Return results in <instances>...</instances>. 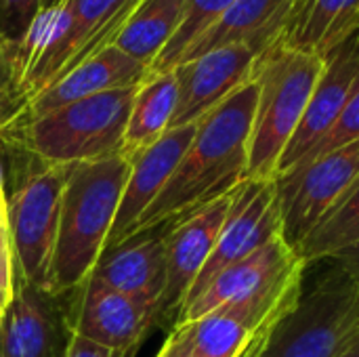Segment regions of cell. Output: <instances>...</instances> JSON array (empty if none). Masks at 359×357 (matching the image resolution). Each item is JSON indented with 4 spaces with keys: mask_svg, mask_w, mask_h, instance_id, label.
<instances>
[{
    "mask_svg": "<svg viewBox=\"0 0 359 357\" xmlns=\"http://www.w3.org/2000/svg\"><path fill=\"white\" fill-rule=\"evenodd\" d=\"M358 177L359 139L280 175L276 187L282 206V238L297 250Z\"/></svg>",
    "mask_w": 359,
    "mask_h": 357,
    "instance_id": "obj_8",
    "label": "cell"
},
{
    "mask_svg": "<svg viewBox=\"0 0 359 357\" xmlns=\"http://www.w3.org/2000/svg\"><path fill=\"white\" fill-rule=\"evenodd\" d=\"M147 76H149L147 65L133 59L118 46L109 44L101 48L99 53H95L93 57H88L86 61L72 67L67 74L55 80L48 88L38 93L32 101L23 105V109L8 124L34 120L53 109H59L63 105H69L74 101L88 99L101 93L139 86Z\"/></svg>",
    "mask_w": 359,
    "mask_h": 357,
    "instance_id": "obj_15",
    "label": "cell"
},
{
    "mask_svg": "<svg viewBox=\"0 0 359 357\" xmlns=\"http://www.w3.org/2000/svg\"><path fill=\"white\" fill-rule=\"evenodd\" d=\"M324 59L276 40L255 59L259 97L248 145V179H278L280 160L297 133Z\"/></svg>",
    "mask_w": 359,
    "mask_h": 357,
    "instance_id": "obj_3",
    "label": "cell"
},
{
    "mask_svg": "<svg viewBox=\"0 0 359 357\" xmlns=\"http://www.w3.org/2000/svg\"><path fill=\"white\" fill-rule=\"evenodd\" d=\"M2 213H6V206H0V215H2Z\"/></svg>",
    "mask_w": 359,
    "mask_h": 357,
    "instance_id": "obj_37",
    "label": "cell"
},
{
    "mask_svg": "<svg viewBox=\"0 0 359 357\" xmlns=\"http://www.w3.org/2000/svg\"><path fill=\"white\" fill-rule=\"evenodd\" d=\"M69 166L40 162L6 200V221L15 255L17 282L48 292L57 246L61 200Z\"/></svg>",
    "mask_w": 359,
    "mask_h": 357,
    "instance_id": "obj_6",
    "label": "cell"
},
{
    "mask_svg": "<svg viewBox=\"0 0 359 357\" xmlns=\"http://www.w3.org/2000/svg\"><path fill=\"white\" fill-rule=\"evenodd\" d=\"M0 309H2V307H0Z\"/></svg>",
    "mask_w": 359,
    "mask_h": 357,
    "instance_id": "obj_38",
    "label": "cell"
},
{
    "mask_svg": "<svg viewBox=\"0 0 359 357\" xmlns=\"http://www.w3.org/2000/svg\"><path fill=\"white\" fill-rule=\"evenodd\" d=\"M238 189L202 206L200 210L175 221L166 227V282L160 299V322L177 324L181 309L202 274L219 229L227 217Z\"/></svg>",
    "mask_w": 359,
    "mask_h": 357,
    "instance_id": "obj_10",
    "label": "cell"
},
{
    "mask_svg": "<svg viewBox=\"0 0 359 357\" xmlns=\"http://www.w3.org/2000/svg\"><path fill=\"white\" fill-rule=\"evenodd\" d=\"M255 59L257 55L244 44H229L179 63L172 69L179 97L170 128L200 122L231 93L252 80Z\"/></svg>",
    "mask_w": 359,
    "mask_h": 357,
    "instance_id": "obj_13",
    "label": "cell"
},
{
    "mask_svg": "<svg viewBox=\"0 0 359 357\" xmlns=\"http://www.w3.org/2000/svg\"><path fill=\"white\" fill-rule=\"evenodd\" d=\"M359 29V0H301L282 42L324 59Z\"/></svg>",
    "mask_w": 359,
    "mask_h": 357,
    "instance_id": "obj_20",
    "label": "cell"
},
{
    "mask_svg": "<svg viewBox=\"0 0 359 357\" xmlns=\"http://www.w3.org/2000/svg\"><path fill=\"white\" fill-rule=\"evenodd\" d=\"M135 93L137 86L101 93L2 130L44 164L72 166L109 158L122 154Z\"/></svg>",
    "mask_w": 359,
    "mask_h": 357,
    "instance_id": "obj_4",
    "label": "cell"
},
{
    "mask_svg": "<svg viewBox=\"0 0 359 357\" xmlns=\"http://www.w3.org/2000/svg\"><path fill=\"white\" fill-rule=\"evenodd\" d=\"M76 295L78 307L67 318L69 330L111 351H137L149 328L160 324L156 303L139 301L93 282H84Z\"/></svg>",
    "mask_w": 359,
    "mask_h": 357,
    "instance_id": "obj_12",
    "label": "cell"
},
{
    "mask_svg": "<svg viewBox=\"0 0 359 357\" xmlns=\"http://www.w3.org/2000/svg\"><path fill=\"white\" fill-rule=\"evenodd\" d=\"M0 206H6V198H4V183H2V168H0Z\"/></svg>",
    "mask_w": 359,
    "mask_h": 357,
    "instance_id": "obj_35",
    "label": "cell"
},
{
    "mask_svg": "<svg viewBox=\"0 0 359 357\" xmlns=\"http://www.w3.org/2000/svg\"><path fill=\"white\" fill-rule=\"evenodd\" d=\"M358 86L359 29L324 57V69L311 93L303 120L280 160L278 177L299 166L303 158L328 135Z\"/></svg>",
    "mask_w": 359,
    "mask_h": 357,
    "instance_id": "obj_11",
    "label": "cell"
},
{
    "mask_svg": "<svg viewBox=\"0 0 359 357\" xmlns=\"http://www.w3.org/2000/svg\"><path fill=\"white\" fill-rule=\"evenodd\" d=\"M282 236V206L276 179H246L227 210L219 229L215 248L198 276L185 305L194 301L223 269L257 252L271 240ZM183 305V307H185ZM183 311V309H181Z\"/></svg>",
    "mask_w": 359,
    "mask_h": 357,
    "instance_id": "obj_9",
    "label": "cell"
},
{
    "mask_svg": "<svg viewBox=\"0 0 359 357\" xmlns=\"http://www.w3.org/2000/svg\"><path fill=\"white\" fill-rule=\"evenodd\" d=\"M355 242H359V177L345 198L301 242L297 255L311 265L334 259Z\"/></svg>",
    "mask_w": 359,
    "mask_h": 357,
    "instance_id": "obj_24",
    "label": "cell"
},
{
    "mask_svg": "<svg viewBox=\"0 0 359 357\" xmlns=\"http://www.w3.org/2000/svg\"><path fill=\"white\" fill-rule=\"evenodd\" d=\"M301 0H236L181 57L189 61L208 50L244 44L255 55L282 38Z\"/></svg>",
    "mask_w": 359,
    "mask_h": 357,
    "instance_id": "obj_18",
    "label": "cell"
},
{
    "mask_svg": "<svg viewBox=\"0 0 359 357\" xmlns=\"http://www.w3.org/2000/svg\"><path fill=\"white\" fill-rule=\"evenodd\" d=\"M156 357H194L185 326L179 324L168 330V337H166L164 345L160 347V351L156 353Z\"/></svg>",
    "mask_w": 359,
    "mask_h": 357,
    "instance_id": "obj_30",
    "label": "cell"
},
{
    "mask_svg": "<svg viewBox=\"0 0 359 357\" xmlns=\"http://www.w3.org/2000/svg\"><path fill=\"white\" fill-rule=\"evenodd\" d=\"M290 307L229 303L181 326L187 330L194 357H240L261 330L271 328Z\"/></svg>",
    "mask_w": 359,
    "mask_h": 357,
    "instance_id": "obj_19",
    "label": "cell"
},
{
    "mask_svg": "<svg viewBox=\"0 0 359 357\" xmlns=\"http://www.w3.org/2000/svg\"><path fill=\"white\" fill-rule=\"evenodd\" d=\"M55 0H0V34L15 40Z\"/></svg>",
    "mask_w": 359,
    "mask_h": 357,
    "instance_id": "obj_27",
    "label": "cell"
},
{
    "mask_svg": "<svg viewBox=\"0 0 359 357\" xmlns=\"http://www.w3.org/2000/svg\"><path fill=\"white\" fill-rule=\"evenodd\" d=\"M61 357H135V351H128V353L111 351L107 347H101L97 343L86 341V339H82L69 330V339H67L65 351Z\"/></svg>",
    "mask_w": 359,
    "mask_h": 357,
    "instance_id": "obj_29",
    "label": "cell"
},
{
    "mask_svg": "<svg viewBox=\"0 0 359 357\" xmlns=\"http://www.w3.org/2000/svg\"><path fill=\"white\" fill-rule=\"evenodd\" d=\"M185 6L187 0H139L114 38V46L151 69L181 27Z\"/></svg>",
    "mask_w": 359,
    "mask_h": 357,
    "instance_id": "obj_22",
    "label": "cell"
},
{
    "mask_svg": "<svg viewBox=\"0 0 359 357\" xmlns=\"http://www.w3.org/2000/svg\"><path fill=\"white\" fill-rule=\"evenodd\" d=\"M17 284L15 274V255H13V242L8 234V221L6 213L0 215V307L6 309L13 301Z\"/></svg>",
    "mask_w": 359,
    "mask_h": 357,
    "instance_id": "obj_28",
    "label": "cell"
},
{
    "mask_svg": "<svg viewBox=\"0 0 359 357\" xmlns=\"http://www.w3.org/2000/svg\"><path fill=\"white\" fill-rule=\"evenodd\" d=\"M339 357H359V330L353 335V339L347 343V347Z\"/></svg>",
    "mask_w": 359,
    "mask_h": 357,
    "instance_id": "obj_34",
    "label": "cell"
},
{
    "mask_svg": "<svg viewBox=\"0 0 359 357\" xmlns=\"http://www.w3.org/2000/svg\"><path fill=\"white\" fill-rule=\"evenodd\" d=\"M4 311H6V309H0V328H2V320H4Z\"/></svg>",
    "mask_w": 359,
    "mask_h": 357,
    "instance_id": "obj_36",
    "label": "cell"
},
{
    "mask_svg": "<svg viewBox=\"0 0 359 357\" xmlns=\"http://www.w3.org/2000/svg\"><path fill=\"white\" fill-rule=\"evenodd\" d=\"M177 97L179 88L172 69L149 74L137 86L122 143V154L128 160L139 156L170 128L177 109Z\"/></svg>",
    "mask_w": 359,
    "mask_h": 357,
    "instance_id": "obj_21",
    "label": "cell"
},
{
    "mask_svg": "<svg viewBox=\"0 0 359 357\" xmlns=\"http://www.w3.org/2000/svg\"><path fill=\"white\" fill-rule=\"evenodd\" d=\"M86 282L158 305L166 282V227L141 231L105 250Z\"/></svg>",
    "mask_w": 359,
    "mask_h": 357,
    "instance_id": "obj_17",
    "label": "cell"
},
{
    "mask_svg": "<svg viewBox=\"0 0 359 357\" xmlns=\"http://www.w3.org/2000/svg\"><path fill=\"white\" fill-rule=\"evenodd\" d=\"M332 261H337L355 282L359 284V242L351 244L349 248L341 250Z\"/></svg>",
    "mask_w": 359,
    "mask_h": 357,
    "instance_id": "obj_32",
    "label": "cell"
},
{
    "mask_svg": "<svg viewBox=\"0 0 359 357\" xmlns=\"http://www.w3.org/2000/svg\"><path fill=\"white\" fill-rule=\"evenodd\" d=\"M196 130H198V122L168 128L156 143H151L149 147H145L139 156L130 160L133 162L130 175L126 179L105 250L130 238L143 213L154 204V200L160 196V191L172 177Z\"/></svg>",
    "mask_w": 359,
    "mask_h": 357,
    "instance_id": "obj_14",
    "label": "cell"
},
{
    "mask_svg": "<svg viewBox=\"0 0 359 357\" xmlns=\"http://www.w3.org/2000/svg\"><path fill=\"white\" fill-rule=\"evenodd\" d=\"M271 328H273V326H271ZM271 328L261 330V332L252 339V343L246 347V351H244L240 357H259V351H261V347H263V343H265V339H267V335H269V330H271Z\"/></svg>",
    "mask_w": 359,
    "mask_h": 357,
    "instance_id": "obj_33",
    "label": "cell"
},
{
    "mask_svg": "<svg viewBox=\"0 0 359 357\" xmlns=\"http://www.w3.org/2000/svg\"><path fill=\"white\" fill-rule=\"evenodd\" d=\"M11 88V38L0 34V109H4Z\"/></svg>",
    "mask_w": 359,
    "mask_h": 357,
    "instance_id": "obj_31",
    "label": "cell"
},
{
    "mask_svg": "<svg viewBox=\"0 0 359 357\" xmlns=\"http://www.w3.org/2000/svg\"><path fill=\"white\" fill-rule=\"evenodd\" d=\"M236 0H187L185 15L181 27L177 29L175 38L166 44L160 57L154 61L149 74L170 72L179 65L185 50L233 4Z\"/></svg>",
    "mask_w": 359,
    "mask_h": 357,
    "instance_id": "obj_25",
    "label": "cell"
},
{
    "mask_svg": "<svg viewBox=\"0 0 359 357\" xmlns=\"http://www.w3.org/2000/svg\"><path fill=\"white\" fill-rule=\"evenodd\" d=\"M359 139V86L358 90L351 95V99L347 101V105H345V109L341 112V116H339V120L334 122V126L328 130V135L303 158V162L301 164H305V162H309V160H313V158H318V156H324V154H328V151H332V149H339V147H343V145H347V143H353V141H358ZM299 164V166H301ZM297 168V166H294ZM292 168V170H294Z\"/></svg>",
    "mask_w": 359,
    "mask_h": 357,
    "instance_id": "obj_26",
    "label": "cell"
},
{
    "mask_svg": "<svg viewBox=\"0 0 359 357\" xmlns=\"http://www.w3.org/2000/svg\"><path fill=\"white\" fill-rule=\"evenodd\" d=\"M359 330V284L337 263L273 324L259 357H339Z\"/></svg>",
    "mask_w": 359,
    "mask_h": 357,
    "instance_id": "obj_5",
    "label": "cell"
},
{
    "mask_svg": "<svg viewBox=\"0 0 359 357\" xmlns=\"http://www.w3.org/2000/svg\"><path fill=\"white\" fill-rule=\"evenodd\" d=\"M257 97V82L248 80L198 122L185 156L160 196L143 213L130 238L154 227L172 225L238 189L248 179V145Z\"/></svg>",
    "mask_w": 359,
    "mask_h": 357,
    "instance_id": "obj_1",
    "label": "cell"
},
{
    "mask_svg": "<svg viewBox=\"0 0 359 357\" xmlns=\"http://www.w3.org/2000/svg\"><path fill=\"white\" fill-rule=\"evenodd\" d=\"M307 267L309 265L297 255V250L280 236L246 259L223 269L183 307L177 324L194 322L229 303L290 307L303 290Z\"/></svg>",
    "mask_w": 359,
    "mask_h": 357,
    "instance_id": "obj_7",
    "label": "cell"
},
{
    "mask_svg": "<svg viewBox=\"0 0 359 357\" xmlns=\"http://www.w3.org/2000/svg\"><path fill=\"white\" fill-rule=\"evenodd\" d=\"M69 339L57 297L17 282L0 328V357H61Z\"/></svg>",
    "mask_w": 359,
    "mask_h": 357,
    "instance_id": "obj_16",
    "label": "cell"
},
{
    "mask_svg": "<svg viewBox=\"0 0 359 357\" xmlns=\"http://www.w3.org/2000/svg\"><path fill=\"white\" fill-rule=\"evenodd\" d=\"M139 0H67L72 23L67 38L65 72L114 44L120 27Z\"/></svg>",
    "mask_w": 359,
    "mask_h": 357,
    "instance_id": "obj_23",
    "label": "cell"
},
{
    "mask_svg": "<svg viewBox=\"0 0 359 357\" xmlns=\"http://www.w3.org/2000/svg\"><path fill=\"white\" fill-rule=\"evenodd\" d=\"M133 162L124 154L72 164L61 200L48 292H76L101 259Z\"/></svg>",
    "mask_w": 359,
    "mask_h": 357,
    "instance_id": "obj_2",
    "label": "cell"
}]
</instances>
